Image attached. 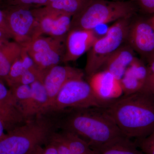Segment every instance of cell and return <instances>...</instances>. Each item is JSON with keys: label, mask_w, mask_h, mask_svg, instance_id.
<instances>
[{"label": "cell", "mask_w": 154, "mask_h": 154, "mask_svg": "<svg viewBox=\"0 0 154 154\" xmlns=\"http://www.w3.org/2000/svg\"><path fill=\"white\" fill-rule=\"evenodd\" d=\"M48 114L53 117L58 130L76 134L91 148L125 136L105 108H69Z\"/></svg>", "instance_id": "obj_1"}, {"label": "cell", "mask_w": 154, "mask_h": 154, "mask_svg": "<svg viewBox=\"0 0 154 154\" xmlns=\"http://www.w3.org/2000/svg\"><path fill=\"white\" fill-rule=\"evenodd\" d=\"M105 109L128 138H142L154 131V97L148 91L123 95Z\"/></svg>", "instance_id": "obj_2"}, {"label": "cell", "mask_w": 154, "mask_h": 154, "mask_svg": "<svg viewBox=\"0 0 154 154\" xmlns=\"http://www.w3.org/2000/svg\"><path fill=\"white\" fill-rule=\"evenodd\" d=\"M58 130L52 116H37L0 138V154H27L36 146L47 143Z\"/></svg>", "instance_id": "obj_3"}, {"label": "cell", "mask_w": 154, "mask_h": 154, "mask_svg": "<svg viewBox=\"0 0 154 154\" xmlns=\"http://www.w3.org/2000/svg\"><path fill=\"white\" fill-rule=\"evenodd\" d=\"M138 8L136 0H90L80 13L72 17L70 30H94L99 25L132 18Z\"/></svg>", "instance_id": "obj_4"}, {"label": "cell", "mask_w": 154, "mask_h": 154, "mask_svg": "<svg viewBox=\"0 0 154 154\" xmlns=\"http://www.w3.org/2000/svg\"><path fill=\"white\" fill-rule=\"evenodd\" d=\"M112 102L99 98L84 78H77L70 80L64 85L42 114L54 113L69 108H106Z\"/></svg>", "instance_id": "obj_5"}, {"label": "cell", "mask_w": 154, "mask_h": 154, "mask_svg": "<svg viewBox=\"0 0 154 154\" xmlns=\"http://www.w3.org/2000/svg\"><path fill=\"white\" fill-rule=\"evenodd\" d=\"M131 18L118 20L96 39L88 53L85 72L89 78L101 70L107 59L126 42Z\"/></svg>", "instance_id": "obj_6"}, {"label": "cell", "mask_w": 154, "mask_h": 154, "mask_svg": "<svg viewBox=\"0 0 154 154\" xmlns=\"http://www.w3.org/2000/svg\"><path fill=\"white\" fill-rule=\"evenodd\" d=\"M33 9L9 7L3 9L7 27L12 38L24 48L38 37L37 23Z\"/></svg>", "instance_id": "obj_7"}, {"label": "cell", "mask_w": 154, "mask_h": 154, "mask_svg": "<svg viewBox=\"0 0 154 154\" xmlns=\"http://www.w3.org/2000/svg\"><path fill=\"white\" fill-rule=\"evenodd\" d=\"M126 43L146 63L154 56V28L149 19L131 21Z\"/></svg>", "instance_id": "obj_8"}, {"label": "cell", "mask_w": 154, "mask_h": 154, "mask_svg": "<svg viewBox=\"0 0 154 154\" xmlns=\"http://www.w3.org/2000/svg\"><path fill=\"white\" fill-rule=\"evenodd\" d=\"M38 28V36L48 35L60 38L70 30L72 17L46 7L33 9Z\"/></svg>", "instance_id": "obj_9"}, {"label": "cell", "mask_w": 154, "mask_h": 154, "mask_svg": "<svg viewBox=\"0 0 154 154\" xmlns=\"http://www.w3.org/2000/svg\"><path fill=\"white\" fill-rule=\"evenodd\" d=\"M85 75L81 69L59 64L52 67L43 73L42 82L49 98L48 106L54 100L66 83L73 79L84 78Z\"/></svg>", "instance_id": "obj_10"}, {"label": "cell", "mask_w": 154, "mask_h": 154, "mask_svg": "<svg viewBox=\"0 0 154 154\" xmlns=\"http://www.w3.org/2000/svg\"><path fill=\"white\" fill-rule=\"evenodd\" d=\"M98 38L94 30H70L66 38L62 62L66 63L77 60L90 51Z\"/></svg>", "instance_id": "obj_11"}, {"label": "cell", "mask_w": 154, "mask_h": 154, "mask_svg": "<svg viewBox=\"0 0 154 154\" xmlns=\"http://www.w3.org/2000/svg\"><path fill=\"white\" fill-rule=\"evenodd\" d=\"M0 120L7 132L27 122L10 89L0 79Z\"/></svg>", "instance_id": "obj_12"}, {"label": "cell", "mask_w": 154, "mask_h": 154, "mask_svg": "<svg viewBox=\"0 0 154 154\" xmlns=\"http://www.w3.org/2000/svg\"><path fill=\"white\" fill-rule=\"evenodd\" d=\"M88 79L94 92L102 100L112 102L123 95L120 81L107 71H99Z\"/></svg>", "instance_id": "obj_13"}, {"label": "cell", "mask_w": 154, "mask_h": 154, "mask_svg": "<svg viewBox=\"0 0 154 154\" xmlns=\"http://www.w3.org/2000/svg\"><path fill=\"white\" fill-rule=\"evenodd\" d=\"M149 71L146 64L136 57L120 80L123 95H128L143 91L145 88Z\"/></svg>", "instance_id": "obj_14"}, {"label": "cell", "mask_w": 154, "mask_h": 154, "mask_svg": "<svg viewBox=\"0 0 154 154\" xmlns=\"http://www.w3.org/2000/svg\"><path fill=\"white\" fill-rule=\"evenodd\" d=\"M135 53L132 48L125 42L107 59L101 70L109 72L120 81L136 57Z\"/></svg>", "instance_id": "obj_15"}, {"label": "cell", "mask_w": 154, "mask_h": 154, "mask_svg": "<svg viewBox=\"0 0 154 154\" xmlns=\"http://www.w3.org/2000/svg\"><path fill=\"white\" fill-rule=\"evenodd\" d=\"M30 85L31 96L25 114L27 121L42 114L49 103L48 94L42 80H37Z\"/></svg>", "instance_id": "obj_16"}, {"label": "cell", "mask_w": 154, "mask_h": 154, "mask_svg": "<svg viewBox=\"0 0 154 154\" xmlns=\"http://www.w3.org/2000/svg\"><path fill=\"white\" fill-rule=\"evenodd\" d=\"M91 148L95 154H144L135 142L125 136Z\"/></svg>", "instance_id": "obj_17"}, {"label": "cell", "mask_w": 154, "mask_h": 154, "mask_svg": "<svg viewBox=\"0 0 154 154\" xmlns=\"http://www.w3.org/2000/svg\"><path fill=\"white\" fill-rule=\"evenodd\" d=\"M23 48L16 42L9 41L0 48V79L5 81L12 65L21 56Z\"/></svg>", "instance_id": "obj_18"}, {"label": "cell", "mask_w": 154, "mask_h": 154, "mask_svg": "<svg viewBox=\"0 0 154 154\" xmlns=\"http://www.w3.org/2000/svg\"><path fill=\"white\" fill-rule=\"evenodd\" d=\"M65 49V46L45 52L28 54L38 69L43 73L52 67L62 62Z\"/></svg>", "instance_id": "obj_19"}, {"label": "cell", "mask_w": 154, "mask_h": 154, "mask_svg": "<svg viewBox=\"0 0 154 154\" xmlns=\"http://www.w3.org/2000/svg\"><path fill=\"white\" fill-rule=\"evenodd\" d=\"M36 67L34 62L24 47L22 54L12 65L5 82L10 88L19 84L21 77L28 70Z\"/></svg>", "instance_id": "obj_20"}, {"label": "cell", "mask_w": 154, "mask_h": 154, "mask_svg": "<svg viewBox=\"0 0 154 154\" xmlns=\"http://www.w3.org/2000/svg\"><path fill=\"white\" fill-rule=\"evenodd\" d=\"M66 36L56 38L51 36H41L33 39L27 45V52L41 53L65 46Z\"/></svg>", "instance_id": "obj_21"}, {"label": "cell", "mask_w": 154, "mask_h": 154, "mask_svg": "<svg viewBox=\"0 0 154 154\" xmlns=\"http://www.w3.org/2000/svg\"><path fill=\"white\" fill-rule=\"evenodd\" d=\"M90 0H48L44 7L73 17L80 13Z\"/></svg>", "instance_id": "obj_22"}, {"label": "cell", "mask_w": 154, "mask_h": 154, "mask_svg": "<svg viewBox=\"0 0 154 154\" xmlns=\"http://www.w3.org/2000/svg\"><path fill=\"white\" fill-rule=\"evenodd\" d=\"M58 132L73 154H95L88 143L76 134L65 131Z\"/></svg>", "instance_id": "obj_23"}, {"label": "cell", "mask_w": 154, "mask_h": 154, "mask_svg": "<svg viewBox=\"0 0 154 154\" xmlns=\"http://www.w3.org/2000/svg\"><path fill=\"white\" fill-rule=\"evenodd\" d=\"M10 90L25 117V113L31 96V89L30 85H17L10 88Z\"/></svg>", "instance_id": "obj_24"}, {"label": "cell", "mask_w": 154, "mask_h": 154, "mask_svg": "<svg viewBox=\"0 0 154 154\" xmlns=\"http://www.w3.org/2000/svg\"><path fill=\"white\" fill-rule=\"evenodd\" d=\"M48 0H0L4 8L9 7H24L36 8L44 7Z\"/></svg>", "instance_id": "obj_25"}, {"label": "cell", "mask_w": 154, "mask_h": 154, "mask_svg": "<svg viewBox=\"0 0 154 154\" xmlns=\"http://www.w3.org/2000/svg\"><path fill=\"white\" fill-rule=\"evenodd\" d=\"M144 154H154V131L147 136L134 141Z\"/></svg>", "instance_id": "obj_26"}, {"label": "cell", "mask_w": 154, "mask_h": 154, "mask_svg": "<svg viewBox=\"0 0 154 154\" xmlns=\"http://www.w3.org/2000/svg\"><path fill=\"white\" fill-rule=\"evenodd\" d=\"M50 141L55 146L58 154H73L61 137L58 131L53 134Z\"/></svg>", "instance_id": "obj_27"}, {"label": "cell", "mask_w": 154, "mask_h": 154, "mask_svg": "<svg viewBox=\"0 0 154 154\" xmlns=\"http://www.w3.org/2000/svg\"><path fill=\"white\" fill-rule=\"evenodd\" d=\"M27 154H58V152L55 146L49 140L44 145L36 146Z\"/></svg>", "instance_id": "obj_28"}, {"label": "cell", "mask_w": 154, "mask_h": 154, "mask_svg": "<svg viewBox=\"0 0 154 154\" xmlns=\"http://www.w3.org/2000/svg\"><path fill=\"white\" fill-rule=\"evenodd\" d=\"M139 8L149 14H154V0H136Z\"/></svg>", "instance_id": "obj_29"}, {"label": "cell", "mask_w": 154, "mask_h": 154, "mask_svg": "<svg viewBox=\"0 0 154 154\" xmlns=\"http://www.w3.org/2000/svg\"><path fill=\"white\" fill-rule=\"evenodd\" d=\"M143 90L148 91L154 97V76L151 74L149 72L146 87Z\"/></svg>", "instance_id": "obj_30"}, {"label": "cell", "mask_w": 154, "mask_h": 154, "mask_svg": "<svg viewBox=\"0 0 154 154\" xmlns=\"http://www.w3.org/2000/svg\"><path fill=\"white\" fill-rule=\"evenodd\" d=\"M0 28L8 30L7 23H6L5 14L3 9H0ZM10 33V32H9Z\"/></svg>", "instance_id": "obj_31"}, {"label": "cell", "mask_w": 154, "mask_h": 154, "mask_svg": "<svg viewBox=\"0 0 154 154\" xmlns=\"http://www.w3.org/2000/svg\"><path fill=\"white\" fill-rule=\"evenodd\" d=\"M146 63V64L150 73L154 76V56L149 59Z\"/></svg>", "instance_id": "obj_32"}, {"label": "cell", "mask_w": 154, "mask_h": 154, "mask_svg": "<svg viewBox=\"0 0 154 154\" xmlns=\"http://www.w3.org/2000/svg\"><path fill=\"white\" fill-rule=\"evenodd\" d=\"M0 38L10 39L12 38L11 34L8 30L0 28Z\"/></svg>", "instance_id": "obj_33"}, {"label": "cell", "mask_w": 154, "mask_h": 154, "mask_svg": "<svg viewBox=\"0 0 154 154\" xmlns=\"http://www.w3.org/2000/svg\"><path fill=\"white\" fill-rule=\"evenodd\" d=\"M5 129L4 124L2 121L0 120V138L2 137L5 134Z\"/></svg>", "instance_id": "obj_34"}, {"label": "cell", "mask_w": 154, "mask_h": 154, "mask_svg": "<svg viewBox=\"0 0 154 154\" xmlns=\"http://www.w3.org/2000/svg\"><path fill=\"white\" fill-rule=\"evenodd\" d=\"M9 41H10L9 39L0 38V48L4 46V45H5Z\"/></svg>", "instance_id": "obj_35"}, {"label": "cell", "mask_w": 154, "mask_h": 154, "mask_svg": "<svg viewBox=\"0 0 154 154\" xmlns=\"http://www.w3.org/2000/svg\"><path fill=\"white\" fill-rule=\"evenodd\" d=\"M149 20L154 28V14L150 18H149Z\"/></svg>", "instance_id": "obj_36"}]
</instances>
